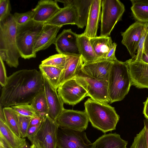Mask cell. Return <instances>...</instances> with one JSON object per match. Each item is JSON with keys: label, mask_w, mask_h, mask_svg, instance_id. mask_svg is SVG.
Here are the masks:
<instances>
[{"label": "cell", "mask_w": 148, "mask_h": 148, "mask_svg": "<svg viewBox=\"0 0 148 148\" xmlns=\"http://www.w3.org/2000/svg\"><path fill=\"white\" fill-rule=\"evenodd\" d=\"M83 63L82 57L74 78L87 91L91 98L99 102L109 103L108 80H99L86 73L82 69Z\"/></svg>", "instance_id": "6"}, {"label": "cell", "mask_w": 148, "mask_h": 148, "mask_svg": "<svg viewBox=\"0 0 148 148\" xmlns=\"http://www.w3.org/2000/svg\"><path fill=\"white\" fill-rule=\"evenodd\" d=\"M3 107L0 104V119L6 123L5 116L3 111Z\"/></svg>", "instance_id": "46"}, {"label": "cell", "mask_w": 148, "mask_h": 148, "mask_svg": "<svg viewBox=\"0 0 148 148\" xmlns=\"http://www.w3.org/2000/svg\"><path fill=\"white\" fill-rule=\"evenodd\" d=\"M11 8L9 0H0V21L10 14Z\"/></svg>", "instance_id": "37"}, {"label": "cell", "mask_w": 148, "mask_h": 148, "mask_svg": "<svg viewBox=\"0 0 148 148\" xmlns=\"http://www.w3.org/2000/svg\"><path fill=\"white\" fill-rule=\"evenodd\" d=\"M44 89V79L40 71L35 69L18 71L8 77L2 87L0 104L5 107L30 104Z\"/></svg>", "instance_id": "1"}, {"label": "cell", "mask_w": 148, "mask_h": 148, "mask_svg": "<svg viewBox=\"0 0 148 148\" xmlns=\"http://www.w3.org/2000/svg\"><path fill=\"white\" fill-rule=\"evenodd\" d=\"M145 25L146 23L136 21L125 32H121L122 37L121 43L126 47L132 59L136 56V51Z\"/></svg>", "instance_id": "13"}, {"label": "cell", "mask_w": 148, "mask_h": 148, "mask_svg": "<svg viewBox=\"0 0 148 148\" xmlns=\"http://www.w3.org/2000/svg\"><path fill=\"white\" fill-rule=\"evenodd\" d=\"M0 58L3 61L6 62L8 60V55L7 51L4 49H0Z\"/></svg>", "instance_id": "44"}, {"label": "cell", "mask_w": 148, "mask_h": 148, "mask_svg": "<svg viewBox=\"0 0 148 148\" xmlns=\"http://www.w3.org/2000/svg\"><path fill=\"white\" fill-rule=\"evenodd\" d=\"M0 142L5 148H21L26 143V139L16 134L6 123L0 119Z\"/></svg>", "instance_id": "22"}, {"label": "cell", "mask_w": 148, "mask_h": 148, "mask_svg": "<svg viewBox=\"0 0 148 148\" xmlns=\"http://www.w3.org/2000/svg\"><path fill=\"white\" fill-rule=\"evenodd\" d=\"M39 68L43 77L54 89L57 90L62 70L56 67L41 64Z\"/></svg>", "instance_id": "26"}, {"label": "cell", "mask_w": 148, "mask_h": 148, "mask_svg": "<svg viewBox=\"0 0 148 148\" xmlns=\"http://www.w3.org/2000/svg\"><path fill=\"white\" fill-rule=\"evenodd\" d=\"M93 148H127L128 142L116 133L105 134L94 143Z\"/></svg>", "instance_id": "23"}, {"label": "cell", "mask_w": 148, "mask_h": 148, "mask_svg": "<svg viewBox=\"0 0 148 148\" xmlns=\"http://www.w3.org/2000/svg\"><path fill=\"white\" fill-rule=\"evenodd\" d=\"M81 58V56H67L66 62L60 79L59 86L66 81L74 77Z\"/></svg>", "instance_id": "27"}, {"label": "cell", "mask_w": 148, "mask_h": 148, "mask_svg": "<svg viewBox=\"0 0 148 148\" xmlns=\"http://www.w3.org/2000/svg\"><path fill=\"white\" fill-rule=\"evenodd\" d=\"M144 106L143 113L146 119H148V97L146 101L143 103Z\"/></svg>", "instance_id": "43"}, {"label": "cell", "mask_w": 148, "mask_h": 148, "mask_svg": "<svg viewBox=\"0 0 148 148\" xmlns=\"http://www.w3.org/2000/svg\"><path fill=\"white\" fill-rule=\"evenodd\" d=\"M44 92L48 108V115L56 121L64 109V103L58 95L57 90L54 89L43 78Z\"/></svg>", "instance_id": "15"}, {"label": "cell", "mask_w": 148, "mask_h": 148, "mask_svg": "<svg viewBox=\"0 0 148 148\" xmlns=\"http://www.w3.org/2000/svg\"><path fill=\"white\" fill-rule=\"evenodd\" d=\"M30 104L38 116L45 118L48 115V108L44 90L36 96Z\"/></svg>", "instance_id": "29"}, {"label": "cell", "mask_w": 148, "mask_h": 148, "mask_svg": "<svg viewBox=\"0 0 148 148\" xmlns=\"http://www.w3.org/2000/svg\"><path fill=\"white\" fill-rule=\"evenodd\" d=\"M32 118L18 114L19 128L22 138H24L27 137V131Z\"/></svg>", "instance_id": "34"}, {"label": "cell", "mask_w": 148, "mask_h": 148, "mask_svg": "<svg viewBox=\"0 0 148 148\" xmlns=\"http://www.w3.org/2000/svg\"><path fill=\"white\" fill-rule=\"evenodd\" d=\"M8 78L4 63L0 58V84L2 87L6 84Z\"/></svg>", "instance_id": "38"}, {"label": "cell", "mask_w": 148, "mask_h": 148, "mask_svg": "<svg viewBox=\"0 0 148 148\" xmlns=\"http://www.w3.org/2000/svg\"><path fill=\"white\" fill-rule=\"evenodd\" d=\"M113 61L106 60L83 63L82 69L86 74L99 80H108Z\"/></svg>", "instance_id": "18"}, {"label": "cell", "mask_w": 148, "mask_h": 148, "mask_svg": "<svg viewBox=\"0 0 148 148\" xmlns=\"http://www.w3.org/2000/svg\"><path fill=\"white\" fill-rule=\"evenodd\" d=\"M125 11L124 4L119 0H102L100 36L108 37L118 22L121 20Z\"/></svg>", "instance_id": "7"}, {"label": "cell", "mask_w": 148, "mask_h": 148, "mask_svg": "<svg viewBox=\"0 0 148 148\" xmlns=\"http://www.w3.org/2000/svg\"><path fill=\"white\" fill-rule=\"evenodd\" d=\"M132 14L134 19L139 22L148 23V4L142 3L132 4L131 8Z\"/></svg>", "instance_id": "30"}, {"label": "cell", "mask_w": 148, "mask_h": 148, "mask_svg": "<svg viewBox=\"0 0 148 148\" xmlns=\"http://www.w3.org/2000/svg\"><path fill=\"white\" fill-rule=\"evenodd\" d=\"M19 114L24 116L33 118L38 116L30 104H22L12 106Z\"/></svg>", "instance_id": "32"}, {"label": "cell", "mask_w": 148, "mask_h": 148, "mask_svg": "<svg viewBox=\"0 0 148 148\" xmlns=\"http://www.w3.org/2000/svg\"><path fill=\"white\" fill-rule=\"evenodd\" d=\"M116 46V43L114 42L112 43L111 47L106 57V60L114 61L117 59L115 56Z\"/></svg>", "instance_id": "39"}, {"label": "cell", "mask_w": 148, "mask_h": 148, "mask_svg": "<svg viewBox=\"0 0 148 148\" xmlns=\"http://www.w3.org/2000/svg\"><path fill=\"white\" fill-rule=\"evenodd\" d=\"M148 33V23L146 25L141 34L137 49V54L135 57L132 59L138 61H140L144 50V44L147 35Z\"/></svg>", "instance_id": "36"}, {"label": "cell", "mask_w": 148, "mask_h": 148, "mask_svg": "<svg viewBox=\"0 0 148 148\" xmlns=\"http://www.w3.org/2000/svg\"><path fill=\"white\" fill-rule=\"evenodd\" d=\"M17 25L13 15L11 13L0 21V49L7 51L6 63L10 67L15 68L19 65L21 57L16 43Z\"/></svg>", "instance_id": "4"}, {"label": "cell", "mask_w": 148, "mask_h": 148, "mask_svg": "<svg viewBox=\"0 0 148 148\" xmlns=\"http://www.w3.org/2000/svg\"><path fill=\"white\" fill-rule=\"evenodd\" d=\"M141 60L148 64V52L143 50Z\"/></svg>", "instance_id": "45"}, {"label": "cell", "mask_w": 148, "mask_h": 148, "mask_svg": "<svg viewBox=\"0 0 148 148\" xmlns=\"http://www.w3.org/2000/svg\"><path fill=\"white\" fill-rule=\"evenodd\" d=\"M61 8L56 0H40L35 8L32 10L34 12L32 20L44 23L51 18Z\"/></svg>", "instance_id": "16"}, {"label": "cell", "mask_w": 148, "mask_h": 148, "mask_svg": "<svg viewBox=\"0 0 148 148\" xmlns=\"http://www.w3.org/2000/svg\"><path fill=\"white\" fill-rule=\"evenodd\" d=\"M62 27L44 24L42 30L37 36L34 44V52L45 49L55 44L57 34Z\"/></svg>", "instance_id": "17"}, {"label": "cell", "mask_w": 148, "mask_h": 148, "mask_svg": "<svg viewBox=\"0 0 148 148\" xmlns=\"http://www.w3.org/2000/svg\"><path fill=\"white\" fill-rule=\"evenodd\" d=\"M144 127L145 129V135L147 148H148V119L144 120Z\"/></svg>", "instance_id": "42"}, {"label": "cell", "mask_w": 148, "mask_h": 148, "mask_svg": "<svg viewBox=\"0 0 148 148\" xmlns=\"http://www.w3.org/2000/svg\"><path fill=\"white\" fill-rule=\"evenodd\" d=\"M90 40L95 52L99 59L106 60L113 43L111 37L97 36L90 38Z\"/></svg>", "instance_id": "24"}, {"label": "cell", "mask_w": 148, "mask_h": 148, "mask_svg": "<svg viewBox=\"0 0 148 148\" xmlns=\"http://www.w3.org/2000/svg\"><path fill=\"white\" fill-rule=\"evenodd\" d=\"M54 45L58 53L67 56H81L78 34L71 29H64L57 37Z\"/></svg>", "instance_id": "12"}, {"label": "cell", "mask_w": 148, "mask_h": 148, "mask_svg": "<svg viewBox=\"0 0 148 148\" xmlns=\"http://www.w3.org/2000/svg\"><path fill=\"white\" fill-rule=\"evenodd\" d=\"M58 148H93L84 131H79L59 126L57 134Z\"/></svg>", "instance_id": "9"}, {"label": "cell", "mask_w": 148, "mask_h": 148, "mask_svg": "<svg viewBox=\"0 0 148 148\" xmlns=\"http://www.w3.org/2000/svg\"><path fill=\"white\" fill-rule=\"evenodd\" d=\"M102 0H92L90 8L87 25L83 33L89 38L97 36V32L101 19Z\"/></svg>", "instance_id": "19"}, {"label": "cell", "mask_w": 148, "mask_h": 148, "mask_svg": "<svg viewBox=\"0 0 148 148\" xmlns=\"http://www.w3.org/2000/svg\"><path fill=\"white\" fill-rule=\"evenodd\" d=\"M78 38L79 49L83 63L99 60L91 44L90 38L83 33L78 34Z\"/></svg>", "instance_id": "25"}, {"label": "cell", "mask_w": 148, "mask_h": 148, "mask_svg": "<svg viewBox=\"0 0 148 148\" xmlns=\"http://www.w3.org/2000/svg\"><path fill=\"white\" fill-rule=\"evenodd\" d=\"M126 61L132 85L138 88L148 89V64L132 59Z\"/></svg>", "instance_id": "14"}, {"label": "cell", "mask_w": 148, "mask_h": 148, "mask_svg": "<svg viewBox=\"0 0 148 148\" xmlns=\"http://www.w3.org/2000/svg\"><path fill=\"white\" fill-rule=\"evenodd\" d=\"M56 121L62 127L79 131H84L88 126L89 119L84 111L64 109Z\"/></svg>", "instance_id": "10"}, {"label": "cell", "mask_w": 148, "mask_h": 148, "mask_svg": "<svg viewBox=\"0 0 148 148\" xmlns=\"http://www.w3.org/2000/svg\"><path fill=\"white\" fill-rule=\"evenodd\" d=\"M85 111L94 128L104 133L115 130L119 116L108 103L88 98L84 103Z\"/></svg>", "instance_id": "2"}, {"label": "cell", "mask_w": 148, "mask_h": 148, "mask_svg": "<svg viewBox=\"0 0 148 148\" xmlns=\"http://www.w3.org/2000/svg\"><path fill=\"white\" fill-rule=\"evenodd\" d=\"M63 3L64 6H73L76 10L77 18L76 25L78 28L86 26L92 0H56Z\"/></svg>", "instance_id": "20"}, {"label": "cell", "mask_w": 148, "mask_h": 148, "mask_svg": "<svg viewBox=\"0 0 148 148\" xmlns=\"http://www.w3.org/2000/svg\"><path fill=\"white\" fill-rule=\"evenodd\" d=\"M44 23L36 22L32 19L26 23L17 25L16 41L20 56L24 59L35 58L33 51L35 39L42 29Z\"/></svg>", "instance_id": "5"}, {"label": "cell", "mask_w": 148, "mask_h": 148, "mask_svg": "<svg viewBox=\"0 0 148 148\" xmlns=\"http://www.w3.org/2000/svg\"><path fill=\"white\" fill-rule=\"evenodd\" d=\"M41 123L37 125L29 127L27 131V137L29 140L33 137L36 134L40 127Z\"/></svg>", "instance_id": "40"}, {"label": "cell", "mask_w": 148, "mask_h": 148, "mask_svg": "<svg viewBox=\"0 0 148 148\" xmlns=\"http://www.w3.org/2000/svg\"><path fill=\"white\" fill-rule=\"evenodd\" d=\"M30 146L29 144L27 142L26 144L21 148H30Z\"/></svg>", "instance_id": "49"}, {"label": "cell", "mask_w": 148, "mask_h": 148, "mask_svg": "<svg viewBox=\"0 0 148 148\" xmlns=\"http://www.w3.org/2000/svg\"><path fill=\"white\" fill-rule=\"evenodd\" d=\"M67 58V55L58 53L51 56L43 60L40 64L56 67L63 70L65 66Z\"/></svg>", "instance_id": "31"}, {"label": "cell", "mask_w": 148, "mask_h": 148, "mask_svg": "<svg viewBox=\"0 0 148 148\" xmlns=\"http://www.w3.org/2000/svg\"><path fill=\"white\" fill-rule=\"evenodd\" d=\"M44 118L40 116H37L32 118L30 121L29 126L36 125L40 124Z\"/></svg>", "instance_id": "41"}, {"label": "cell", "mask_w": 148, "mask_h": 148, "mask_svg": "<svg viewBox=\"0 0 148 148\" xmlns=\"http://www.w3.org/2000/svg\"><path fill=\"white\" fill-rule=\"evenodd\" d=\"M0 148H5L1 142H0Z\"/></svg>", "instance_id": "51"}, {"label": "cell", "mask_w": 148, "mask_h": 148, "mask_svg": "<svg viewBox=\"0 0 148 148\" xmlns=\"http://www.w3.org/2000/svg\"><path fill=\"white\" fill-rule=\"evenodd\" d=\"M132 4L136 3H142L148 4V0H131Z\"/></svg>", "instance_id": "47"}, {"label": "cell", "mask_w": 148, "mask_h": 148, "mask_svg": "<svg viewBox=\"0 0 148 148\" xmlns=\"http://www.w3.org/2000/svg\"><path fill=\"white\" fill-rule=\"evenodd\" d=\"M108 81L109 103L122 100L128 94L132 85L126 61L123 62L116 59L113 61Z\"/></svg>", "instance_id": "3"}, {"label": "cell", "mask_w": 148, "mask_h": 148, "mask_svg": "<svg viewBox=\"0 0 148 148\" xmlns=\"http://www.w3.org/2000/svg\"><path fill=\"white\" fill-rule=\"evenodd\" d=\"M144 50L148 52V33L145 41Z\"/></svg>", "instance_id": "48"}, {"label": "cell", "mask_w": 148, "mask_h": 148, "mask_svg": "<svg viewBox=\"0 0 148 148\" xmlns=\"http://www.w3.org/2000/svg\"><path fill=\"white\" fill-rule=\"evenodd\" d=\"M30 148H38L34 144H32L30 146Z\"/></svg>", "instance_id": "50"}, {"label": "cell", "mask_w": 148, "mask_h": 148, "mask_svg": "<svg viewBox=\"0 0 148 148\" xmlns=\"http://www.w3.org/2000/svg\"><path fill=\"white\" fill-rule=\"evenodd\" d=\"M77 18V12L73 6L61 8L51 18L44 23L62 27L67 24L76 25Z\"/></svg>", "instance_id": "21"}, {"label": "cell", "mask_w": 148, "mask_h": 148, "mask_svg": "<svg viewBox=\"0 0 148 148\" xmlns=\"http://www.w3.org/2000/svg\"><path fill=\"white\" fill-rule=\"evenodd\" d=\"M59 126L47 115L40 127L30 140L38 148H57V134Z\"/></svg>", "instance_id": "8"}, {"label": "cell", "mask_w": 148, "mask_h": 148, "mask_svg": "<svg viewBox=\"0 0 148 148\" xmlns=\"http://www.w3.org/2000/svg\"><path fill=\"white\" fill-rule=\"evenodd\" d=\"M129 148H147L144 127L134 137L133 142Z\"/></svg>", "instance_id": "35"}, {"label": "cell", "mask_w": 148, "mask_h": 148, "mask_svg": "<svg viewBox=\"0 0 148 148\" xmlns=\"http://www.w3.org/2000/svg\"><path fill=\"white\" fill-rule=\"evenodd\" d=\"M3 109L7 124L16 134L21 137L18 114L12 107H3Z\"/></svg>", "instance_id": "28"}, {"label": "cell", "mask_w": 148, "mask_h": 148, "mask_svg": "<svg viewBox=\"0 0 148 148\" xmlns=\"http://www.w3.org/2000/svg\"><path fill=\"white\" fill-rule=\"evenodd\" d=\"M57 91L64 103L72 106L76 104L88 96L87 91L74 78L60 85Z\"/></svg>", "instance_id": "11"}, {"label": "cell", "mask_w": 148, "mask_h": 148, "mask_svg": "<svg viewBox=\"0 0 148 148\" xmlns=\"http://www.w3.org/2000/svg\"><path fill=\"white\" fill-rule=\"evenodd\" d=\"M34 12L32 10L23 13L16 12L13 16L17 25L25 24L33 19Z\"/></svg>", "instance_id": "33"}]
</instances>
